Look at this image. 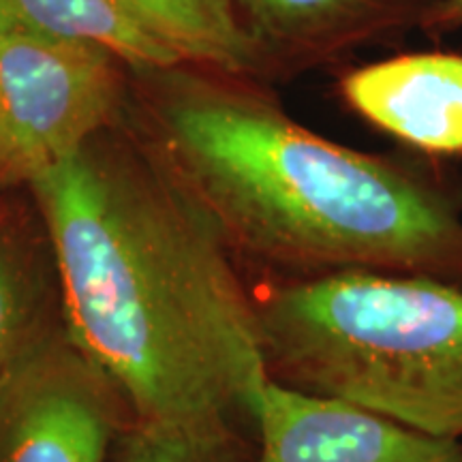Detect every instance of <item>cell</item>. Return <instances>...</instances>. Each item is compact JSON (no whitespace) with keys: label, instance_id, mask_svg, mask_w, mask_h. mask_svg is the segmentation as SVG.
<instances>
[{"label":"cell","instance_id":"cell-1","mask_svg":"<svg viewBox=\"0 0 462 462\" xmlns=\"http://www.w3.org/2000/svg\"><path fill=\"white\" fill-rule=\"evenodd\" d=\"M69 343L135 424L236 437L270 377L257 304L215 225L163 163L99 137L31 182Z\"/></svg>","mask_w":462,"mask_h":462},{"label":"cell","instance_id":"cell-2","mask_svg":"<svg viewBox=\"0 0 462 462\" xmlns=\"http://www.w3.org/2000/svg\"><path fill=\"white\" fill-rule=\"evenodd\" d=\"M161 97L163 163L225 245L313 279L426 276L462 287V217L392 161L306 129L240 86L178 75Z\"/></svg>","mask_w":462,"mask_h":462},{"label":"cell","instance_id":"cell-3","mask_svg":"<svg viewBox=\"0 0 462 462\" xmlns=\"http://www.w3.org/2000/svg\"><path fill=\"white\" fill-rule=\"evenodd\" d=\"M270 374L462 441V287L426 276L291 279L255 300Z\"/></svg>","mask_w":462,"mask_h":462},{"label":"cell","instance_id":"cell-4","mask_svg":"<svg viewBox=\"0 0 462 462\" xmlns=\"http://www.w3.org/2000/svg\"><path fill=\"white\" fill-rule=\"evenodd\" d=\"M120 62L95 45L0 22V182L37 180L114 118Z\"/></svg>","mask_w":462,"mask_h":462},{"label":"cell","instance_id":"cell-5","mask_svg":"<svg viewBox=\"0 0 462 462\" xmlns=\"http://www.w3.org/2000/svg\"><path fill=\"white\" fill-rule=\"evenodd\" d=\"M109 394L71 343H42L0 381V462H106Z\"/></svg>","mask_w":462,"mask_h":462},{"label":"cell","instance_id":"cell-6","mask_svg":"<svg viewBox=\"0 0 462 462\" xmlns=\"http://www.w3.org/2000/svg\"><path fill=\"white\" fill-rule=\"evenodd\" d=\"M257 462H462V441L435 437L343 398L270 374L253 409Z\"/></svg>","mask_w":462,"mask_h":462},{"label":"cell","instance_id":"cell-7","mask_svg":"<svg viewBox=\"0 0 462 462\" xmlns=\"http://www.w3.org/2000/svg\"><path fill=\"white\" fill-rule=\"evenodd\" d=\"M357 114L430 154H462V56L429 51L360 67L340 82Z\"/></svg>","mask_w":462,"mask_h":462},{"label":"cell","instance_id":"cell-8","mask_svg":"<svg viewBox=\"0 0 462 462\" xmlns=\"http://www.w3.org/2000/svg\"><path fill=\"white\" fill-rule=\"evenodd\" d=\"M437 0H234L262 50L276 43L302 56H330L420 17Z\"/></svg>","mask_w":462,"mask_h":462},{"label":"cell","instance_id":"cell-9","mask_svg":"<svg viewBox=\"0 0 462 462\" xmlns=\"http://www.w3.org/2000/svg\"><path fill=\"white\" fill-rule=\"evenodd\" d=\"M167 45L184 65L223 75L255 71L262 45L240 20L234 0H112Z\"/></svg>","mask_w":462,"mask_h":462},{"label":"cell","instance_id":"cell-10","mask_svg":"<svg viewBox=\"0 0 462 462\" xmlns=\"http://www.w3.org/2000/svg\"><path fill=\"white\" fill-rule=\"evenodd\" d=\"M0 22L95 45L140 73H167L184 65L112 0H0Z\"/></svg>","mask_w":462,"mask_h":462},{"label":"cell","instance_id":"cell-11","mask_svg":"<svg viewBox=\"0 0 462 462\" xmlns=\"http://www.w3.org/2000/svg\"><path fill=\"white\" fill-rule=\"evenodd\" d=\"M42 279L20 240L0 229V381L42 345L37 337Z\"/></svg>","mask_w":462,"mask_h":462},{"label":"cell","instance_id":"cell-12","mask_svg":"<svg viewBox=\"0 0 462 462\" xmlns=\"http://www.w3.org/2000/svg\"><path fill=\"white\" fill-rule=\"evenodd\" d=\"M236 437H195L135 424L120 462H236Z\"/></svg>","mask_w":462,"mask_h":462},{"label":"cell","instance_id":"cell-13","mask_svg":"<svg viewBox=\"0 0 462 462\" xmlns=\"http://www.w3.org/2000/svg\"><path fill=\"white\" fill-rule=\"evenodd\" d=\"M421 26L441 32L462 28V0H437L435 7L421 20Z\"/></svg>","mask_w":462,"mask_h":462}]
</instances>
